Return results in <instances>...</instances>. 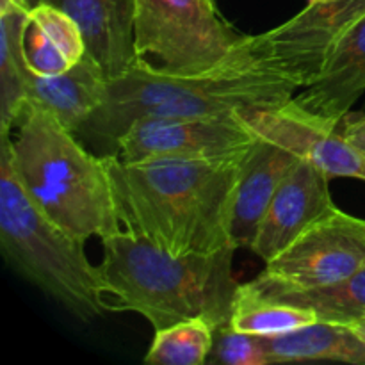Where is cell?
<instances>
[{
	"instance_id": "obj_1",
	"label": "cell",
	"mask_w": 365,
	"mask_h": 365,
	"mask_svg": "<svg viewBox=\"0 0 365 365\" xmlns=\"http://www.w3.org/2000/svg\"><path fill=\"white\" fill-rule=\"evenodd\" d=\"M298 84L255 53L252 36L216 70L202 75L157 71L143 59L107 82L102 106L75 134L98 155H116L128 127L146 118H223L287 106Z\"/></svg>"
},
{
	"instance_id": "obj_2",
	"label": "cell",
	"mask_w": 365,
	"mask_h": 365,
	"mask_svg": "<svg viewBox=\"0 0 365 365\" xmlns=\"http://www.w3.org/2000/svg\"><path fill=\"white\" fill-rule=\"evenodd\" d=\"M246 152L139 164L107 155L123 230L171 255L216 253L232 246V205Z\"/></svg>"
},
{
	"instance_id": "obj_3",
	"label": "cell",
	"mask_w": 365,
	"mask_h": 365,
	"mask_svg": "<svg viewBox=\"0 0 365 365\" xmlns=\"http://www.w3.org/2000/svg\"><path fill=\"white\" fill-rule=\"evenodd\" d=\"M98 266L106 312H135L153 330L203 317L214 330L230 327L239 282L235 248L171 255L141 237L120 232L102 239Z\"/></svg>"
},
{
	"instance_id": "obj_4",
	"label": "cell",
	"mask_w": 365,
	"mask_h": 365,
	"mask_svg": "<svg viewBox=\"0 0 365 365\" xmlns=\"http://www.w3.org/2000/svg\"><path fill=\"white\" fill-rule=\"evenodd\" d=\"M0 152L31 202L64 232L82 241L123 232L107 159L52 113L25 102Z\"/></svg>"
},
{
	"instance_id": "obj_5",
	"label": "cell",
	"mask_w": 365,
	"mask_h": 365,
	"mask_svg": "<svg viewBox=\"0 0 365 365\" xmlns=\"http://www.w3.org/2000/svg\"><path fill=\"white\" fill-rule=\"evenodd\" d=\"M0 250L18 274L82 323L106 312L100 269L86 255V241L57 227L31 202L2 152Z\"/></svg>"
},
{
	"instance_id": "obj_6",
	"label": "cell",
	"mask_w": 365,
	"mask_h": 365,
	"mask_svg": "<svg viewBox=\"0 0 365 365\" xmlns=\"http://www.w3.org/2000/svg\"><path fill=\"white\" fill-rule=\"evenodd\" d=\"M248 38L225 20L216 0H135V53L163 73L216 70Z\"/></svg>"
},
{
	"instance_id": "obj_7",
	"label": "cell",
	"mask_w": 365,
	"mask_h": 365,
	"mask_svg": "<svg viewBox=\"0 0 365 365\" xmlns=\"http://www.w3.org/2000/svg\"><path fill=\"white\" fill-rule=\"evenodd\" d=\"M365 267V220L334 207L266 262L260 277L273 284L307 289L334 284Z\"/></svg>"
},
{
	"instance_id": "obj_8",
	"label": "cell",
	"mask_w": 365,
	"mask_h": 365,
	"mask_svg": "<svg viewBox=\"0 0 365 365\" xmlns=\"http://www.w3.org/2000/svg\"><path fill=\"white\" fill-rule=\"evenodd\" d=\"M257 135L237 114L223 118H146L118 141L116 157L127 164L148 160L221 159L245 153Z\"/></svg>"
},
{
	"instance_id": "obj_9",
	"label": "cell",
	"mask_w": 365,
	"mask_h": 365,
	"mask_svg": "<svg viewBox=\"0 0 365 365\" xmlns=\"http://www.w3.org/2000/svg\"><path fill=\"white\" fill-rule=\"evenodd\" d=\"M365 16V0H323L309 4L285 24L252 36L257 56L305 88L328 52L349 27Z\"/></svg>"
},
{
	"instance_id": "obj_10",
	"label": "cell",
	"mask_w": 365,
	"mask_h": 365,
	"mask_svg": "<svg viewBox=\"0 0 365 365\" xmlns=\"http://www.w3.org/2000/svg\"><path fill=\"white\" fill-rule=\"evenodd\" d=\"M235 114L253 134L285 146L330 178L348 177L365 182V155L337 130V125L307 116L291 103Z\"/></svg>"
},
{
	"instance_id": "obj_11",
	"label": "cell",
	"mask_w": 365,
	"mask_h": 365,
	"mask_svg": "<svg viewBox=\"0 0 365 365\" xmlns=\"http://www.w3.org/2000/svg\"><path fill=\"white\" fill-rule=\"evenodd\" d=\"M330 180L324 171L299 157L274 192L250 252L269 262L309 225L337 207L331 198Z\"/></svg>"
},
{
	"instance_id": "obj_12",
	"label": "cell",
	"mask_w": 365,
	"mask_h": 365,
	"mask_svg": "<svg viewBox=\"0 0 365 365\" xmlns=\"http://www.w3.org/2000/svg\"><path fill=\"white\" fill-rule=\"evenodd\" d=\"M364 91L365 16L337 39L316 77L289 103L307 116L337 125Z\"/></svg>"
},
{
	"instance_id": "obj_13",
	"label": "cell",
	"mask_w": 365,
	"mask_h": 365,
	"mask_svg": "<svg viewBox=\"0 0 365 365\" xmlns=\"http://www.w3.org/2000/svg\"><path fill=\"white\" fill-rule=\"evenodd\" d=\"M63 9L81 27L86 52L107 82L127 73L138 61L134 45L135 0H43Z\"/></svg>"
},
{
	"instance_id": "obj_14",
	"label": "cell",
	"mask_w": 365,
	"mask_h": 365,
	"mask_svg": "<svg viewBox=\"0 0 365 365\" xmlns=\"http://www.w3.org/2000/svg\"><path fill=\"white\" fill-rule=\"evenodd\" d=\"M299 157L285 146L257 135L242 157L230 216V242L235 250L252 246L267 207Z\"/></svg>"
},
{
	"instance_id": "obj_15",
	"label": "cell",
	"mask_w": 365,
	"mask_h": 365,
	"mask_svg": "<svg viewBox=\"0 0 365 365\" xmlns=\"http://www.w3.org/2000/svg\"><path fill=\"white\" fill-rule=\"evenodd\" d=\"M107 78L91 56H86L57 75L32 73L27 102L52 113L64 127L77 132L84 121L102 106Z\"/></svg>"
},
{
	"instance_id": "obj_16",
	"label": "cell",
	"mask_w": 365,
	"mask_h": 365,
	"mask_svg": "<svg viewBox=\"0 0 365 365\" xmlns=\"http://www.w3.org/2000/svg\"><path fill=\"white\" fill-rule=\"evenodd\" d=\"M269 364L334 360L365 365V341L346 324L314 321L296 330L260 337Z\"/></svg>"
},
{
	"instance_id": "obj_17",
	"label": "cell",
	"mask_w": 365,
	"mask_h": 365,
	"mask_svg": "<svg viewBox=\"0 0 365 365\" xmlns=\"http://www.w3.org/2000/svg\"><path fill=\"white\" fill-rule=\"evenodd\" d=\"M31 9L20 0H0V138L27 102L32 71L25 57V29Z\"/></svg>"
},
{
	"instance_id": "obj_18",
	"label": "cell",
	"mask_w": 365,
	"mask_h": 365,
	"mask_svg": "<svg viewBox=\"0 0 365 365\" xmlns=\"http://www.w3.org/2000/svg\"><path fill=\"white\" fill-rule=\"evenodd\" d=\"M250 289L262 298L289 303L316 314L319 321L349 324L365 319V267L353 277L334 284L307 289H292L273 284L259 274L248 282Z\"/></svg>"
},
{
	"instance_id": "obj_19",
	"label": "cell",
	"mask_w": 365,
	"mask_h": 365,
	"mask_svg": "<svg viewBox=\"0 0 365 365\" xmlns=\"http://www.w3.org/2000/svg\"><path fill=\"white\" fill-rule=\"evenodd\" d=\"M314 321H319L316 314L277 299L262 298L248 285L241 284L235 294L230 327L257 337H274Z\"/></svg>"
},
{
	"instance_id": "obj_20",
	"label": "cell",
	"mask_w": 365,
	"mask_h": 365,
	"mask_svg": "<svg viewBox=\"0 0 365 365\" xmlns=\"http://www.w3.org/2000/svg\"><path fill=\"white\" fill-rule=\"evenodd\" d=\"M214 327L203 317L182 321L155 330L152 346L145 356L153 365L207 364L214 344Z\"/></svg>"
},
{
	"instance_id": "obj_21",
	"label": "cell",
	"mask_w": 365,
	"mask_h": 365,
	"mask_svg": "<svg viewBox=\"0 0 365 365\" xmlns=\"http://www.w3.org/2000/svg\"><path fill=\"white\" fill-rule=\"evenodd\" d=\"M31 18L68 57L71 64H77L86 56V41L77 21L63 9L41 4L31 11Z\"/></svg>"
},
{
	"instance_id": "obj_22",
	"label": "cell",
	"mask_w": 365,
	"mask_h": 365,
	"mask_svg": "<svg viewBox=\"0 0 365 365\" xmlns=\"http://www.w3.org/2000/svg\"><path fill=\"white\" fill-rule=\"evenodd\" d=\"M207 362L225 365H269V359H267L260 337L242 334L232 327H225L214 331L212 351Z\"/></svg>"
},
{
	"instance_id": "obj_23",
	"label": "cell",
	"mask_w": 365,
	"mask_h": 365,
	"mask_svg": "<svg viewBox=\"0 0 365 365\" xmlns=\"http://www.w3.org/2000/svg\"><path fill=\"white\" fill-rule=\"evenodd\" d=\"M25 57L29 68L36 75H57L73 66L59 46L32 21V18L25 29Z\"/></svg>"
},
{
	"instance_id": "obj_24",
	"label": "cell",
	"mask_w": 365,
	"mask_h": 365,
	"mask_svg": "<svg viewBox=\"0 0 365 365\" xmlns=\"http://www.w3.org/2000/svg\"><path fill=\"white\" fill-rule=\"evenodd\" d=\"M337 130L365 155V113L349 110L337 123Z\"/></svg>"
},
{
	"instance_id": "obj_25",
	"label": "cell",
	"mask_w": 365,
	"mask_h": 365,
	"mask_svg": "<svg viewBox=\"0 0 365 365\" xmlns=\"http://www.w3.org/2000/svg\"><path fill=\"white\" fill-rule=\"evenodd\" d=\"M349 328H353V330H355L356 334H359L360 337H362L364 341H365V319H362V321H356V323L349 324Z\"/></svg>"
},
{
	"instance_id": "obj_26",
	"label": "cell",
	"mask_w": 365,
	"mask_h": 365,
	"mask_svg": "<svg viewBox=\"0 0 365 365\" xmlns=\"http://www.w3.org/2000/svg\"><path fill=\"white\" fill-rule=\"evenodd\" d=\"M21 4H24V6H27L29 9H34V7H38V6H41L43 4V0H20Z\"/></svg>"
},
{
	"instance_id": "obj_27",
	"label": "cell",
	"mask_w": 365,
	"mask_h": 365,
	"mask_svg": "<svg viewBox=\"0 0 365 365\" xmlns=\"http://www.w3.org/2000/svg\"><path fill=\"white\" fill-rule=\"evenodd\" d=\"M316 2H323V0H309V4H316Z\"/></svg>"
}]
</instances>
